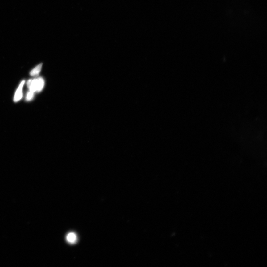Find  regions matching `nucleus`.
<instances>
[{
	"label": "nucleus",
	"mask_w": 267,
	"mask_h": 267,
	"mask_svg": "<svg viewBox=\"0 0 267 267\" xmlns=\"http://www.w3.org/2000/svg\"><path fill=\"white\" fill-rule=\"evenodd\" d=\"M25 83V80H23L20 83L19 87L18 88L17 90L16 91L15 95H14V102H16L19 101L23 97V93H22V89H23V88L24 84Z\"/></svg>",
	"instance_id": "2"
},
{
	"label": "nucleus",
	"mask_w": 267,
	"mask_h": 267,
	"mask_svg": "<svg viewBox=\"0 0 267 267\" xmlns=\"http://www.w3.org/2000/svg\"><path fill=\"white\" fill-rule=\"evenodd\" d=\"M42 64H40L36 67L34 69L31 71L30 74L31 76H37L39 74V73L41 70L42 67Z\"/></svg>",
	"instance_id": "4"
},
{
	"label": "nucleus",
	"mask_w": 267,
	"mask_h": 267,
	"mask_svg": "<svg viewBox=\"0 0 267 267\" xmlns=\"http://www.w3.org/2000/svg\"><path fill=\"white\" fill-rule=\"evenodd\" d=\"M34 92H31L30 91H29L28 93H27L26 97V100L27 101H30L32 100L33 98L34 97Z\"/></svg>",
	"instance_id": "5"
},
{
	"label": "nucleus",
	"mask_w": 267,
	"mask_h": 267,
	"mask_svg": "<svg viewBox=\"0 0 267 267\" xmlns=\"http://www.w3.org/2000/svg\"><path fill=\"white\" fill-rule=\"evenodd\" d=\"M44 84V80L41 77L29 80L27 83L30 91L34 93L41 92L43 90Z\"/></svg>",
	"instance_id": "1"
},
{
	"label": "nucleus",
	"mask_w": 267,
	"mask_h": 267,
	"mask_svg": "<svg viewBox=\"0 0 267 267\" xmlns=\"http://www.w3.org/2000/svg\"><path fill=\"white\" fill-rule=\"evenodd\" d=\"M67 240L69 244H74L77 241V236L76 234L71 232L68 234L66 237Z\"/></svg>",
	"instance_id": "3"
}]
</instances>
